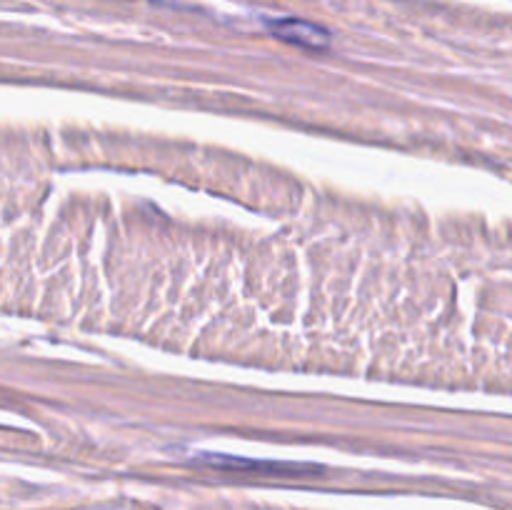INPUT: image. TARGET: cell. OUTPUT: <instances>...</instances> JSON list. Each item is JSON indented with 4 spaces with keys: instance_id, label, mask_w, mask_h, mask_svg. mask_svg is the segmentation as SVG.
<instances>
[{
    "instance_id": "2",
    "label": "cell",
    "mask_w": 512,
    "mask_h": 510,
    "mask_svg": "<svg viewBox=\"0 0 512 510\" xmlns=\"http://www.w3.org/2000/svg\"><path fill=\"white\" fill-rule=\"evenodd\" d=\"M273 33L280 40H288V43L300 45V48H328L330 35L323 28L313 23H305V20H278L273 23Z\"/></svg>"
},
{
    "instance_id": "1",
    "label": "cell",
    "mask_w": 512,
    "mask_h": 510,
    "mask_svg": "<svg viewBox=\"0 0 512 510\" xmlns=\"http://www.w3.org/2000/svg\"><path fill=\"white\" fill-rule=\"evenodd\" d=\"M203 463L223 470H250V473H268V475H305L315 473L318 468L300 463H273V460H248L235 458V455H205Z\"/></svg>"
}]
</instances>
